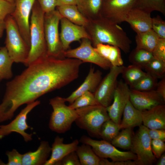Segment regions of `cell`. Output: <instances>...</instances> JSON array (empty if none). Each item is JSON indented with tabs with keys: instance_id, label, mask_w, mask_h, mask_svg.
Wrapping results in <instances>:
<instances>
[{
	"instance_id": "14",
	"label": "cell",
	"mask_w": 165,
	"mask_h": 165,
	"mask_svg": "<svg viewBox=\"0 0 165 165\" xmlns=\"http://www.w3.org/2000/svg\"><path fill=\"white\" fill-rule=\"evenodd\" d=\"M137 0H103L101 16L117 24L125 22Z\"/></svg>"
},
{
	"instance_id": "13",
	"label": "cell",
	"mask_w": 165,
	"mask_h": 165,
	"mask_svg": "<svg viewBox=\"0 0 165 165\" xmlns=\"http://www.w3.org/2000/svg\"><path fill=\"white\" fill-rule=\"evenodd\" d=\"M36 0H14L15 8L10 15L24 39L30 47V24L32 9Z\"/></svg>"
},
{
	"instance_id": "5",
	"label": "cell",
	"mask_w": 165,
	"mask_h": 165,
	"mask_svg": "<svg viewBox=\"0 0 165 165\" xmlns=\"http://www.w3.org/2000/svg\"><path fill=\"white\" fill-rule=\"evenodd\" d=\"M6 46L14 62L25 64L30 47L26 43L13 17L9 15L5 20Z\"/></svg>"
},
{
	"instance_id": "39",
	"label": "cell",
	"mask_w": 165,
	"mask_h": 165,
	"mask_svg": "<svg viewBox=\"0 0 165 165\" xmlns=\"http://www.w3.org/2000/svg\"><path fill=\"white\" fill-rule=\"evenodd\" d=\"M152 53L154 58L165 63V38H159Z\"/></svg>"
},
{
	"instance_id": "30",
	"label": "cell",
	"mask_w": 165,
	"mask_h": 165,
	"mask_svg": "<svg viewBox=\"0 0 165 165\" xmlns=\"http://www.w3.org/2000/svg\"><path fill=\"white\" fill-rule=\"evenodd\" d=\"M13 61L9 56L5 47L0 48V81L8 79L13 76L12 66Z\"/></svg>"
},
{
	"instance_id": "27",
	"label": "cell",
	"mask_w": 165,
	"mask_h": 165,
	"mask_svg": "<svg viewBox=\"0 0 165 165\" xmlns=\"http://www.w3.org/2000/svg\"><path fill=\"white\" fill-rule=\"evenodd\" d=\"M159 38L152 29L144 32L137 34L135 36L136 48L152 53Z\"/></svg>"
},
{
	"instance_id": "25",
	"label": "cell",
	"mask_w": 165,
	"mask_h": 165,
	"mask_svg": "<svg viewBox=\"0 0 165 165\" xmlns=\"http://www.w3.org/2000/svg\"><path fill=\"white\" fill-rule=\"evenodd\" d=\"M57 7L62 17L78 25L84 27L88 25L89 20L80 12L76 5H62Z\"/></svg>"
},
{
	"instance_id": "45",
	"label": "cell",
	"mask_w": 165,
	"mask_h": 165,
	"mask_svg": "<svg viewBox=\"0 0 165 165\" xmlns=\"http://www.w3.org/2000/svg\"><path fill=\"white\" fill-rule=\"evenodd\" d=\"M100 165H136L134 160L109 161L106 158H101Z\"/></svg>"
},
{
	"instance_id": "24",
	"label": "cell",
	"mask_w": 165,
	"mask_h": 165,
	"mask_svg": "<svg viewBox=\"0 0 165 165\" xmlns=\"http://www.w3.org/2000/svg\"><path fill=\"white\" fill-rule=\"evenodd\" d=\"M96 50L103 57L108 61L112 66H123V61L120 49L114 46L102 43L97 44L94 47Z\"/></svg>"
},
{
	"instance_id": "10",
	"label": "cell",
	"mask_w": 165,
	"mask_h": 165,
	"mask_svg": "<svg viewBox=\"0 0 165 165\" xmlns=\"http://www.w3.org/2000/svg\"><path fill=\"white\" fill-rule=\"evenodd\" d=\"M90 40L87 38L82 39L78 47L67 50L64 52L65 57L75 58L84 62L95 64L104 69H108L112 66L110 63L101 56L92 45Z\"/></svg>"
},
{
	"instance_id": "40",
	"label": "cell",
	"mask_w": 165,
	"mask_h": 165,
	"mask_svg": "<svg viewBox=\"0 0 165 165\" xmlns=\"http://www.w3.org/2000/svg\"><path fill=\"white\" fill-rule=\"evenodd\" d=\"M14 8V3L0 0V23L4 21L8 16L11 15Z\"/></svg>"
},
{
	"instance_id": "21",
	"label": "cell",
	"mask_w": 165,
	"mask_h": 165,
	"mask_svg": "<svg viewBox=\"0 0 165 165\" xmlns=\"http://www.w3.org/2000/svg\"><path fill=\"white\" fill-rule=\"evenodd\" d=\"M143 125L149 129H165V105L160 104L142 111Z\"/></svg>"
},
{
	"instance_id": "37",
	"label": "cell",
	"mask_w": 165,
	"mask_h": 165,
	"mask_svg": "<svg viewBox=\"0 0 165 165\" xmlns=\"http://www.w3.org/2000/svg\"><path fill=\"white\" fill-rule=\"evenodd\" d=\"M147 72L157 78L162 77L165 72V63L153 58L144 67Z\"/></svg>"
},
{
	"instance_id": "34",
	"label": "cell",
	"mask_w": 165,
	"mask_h": 165,
	"mask_svg": "<svg viewBox=\"0 0 165 165\" xmlns=\"http://www.w3.org/2000/svg\"><path fill=\"white\" fill-rule=\"evenodd\" d=\"M121 129L119 124L116 123L110 119L102 125L100 133V137L103 140L111 141L118 134Z\"/></svg>"
},
{
	"instance_id": "26",
	"label": "cell",
	"mask_w": 165,
	"mask_h": 165,
	"mask_svg": "<svg viewBox=\"0 0 165 165\" xmlns=\"http://www.w3.org/2000/svg\"><path fill=\"white\" fill-rule=\"evenodd\" d=\"M103 0H77L76 6L83 15L90 16L93 19L101 16Z\"/></svg>"
},
{
	"instance_id": "12",
	"label": "cell",
	"mask_w": 165,
	"mask_h": 165,
	"mask_svg": "<svg viewBox=\"0 0 165 165\" xmlns=\"http://www.w3.org/2000/svg\"><path fill=\"white\" fill-rule=\"evenodd\" d=\"M40 104L38 100L27 104L16 117L10 123L6 125H0V140L12 132L19 133L23 138L25 141L28 142L32 139V134H29L25 130L30 127L27 122L28 113L35 107Z\"/></svg>"
},
{
	"instance_id": "43",
	"label": "cell",
	"mask_w": 165,
	"mask_h": 165,
	"mask_svg": "<svg viewBox=\"0 0 165 165\" xmlns=\"http://www.w3.org/2000/svg\"><path fill=\"white\" fill-rule=\"evenodd\" d=\"M56 165H81V164L77 153L75 151L66 155Z\"/></svg>"
},
{
	"instance_id": "23",
	"label": "cell",
	"mask_w": 165,
	"mask_h": 165,
	"mask_svg": "<svg viewBox=\"0 0 165 165\" xmlns=\"http://www.w3.org/2000/svg\"><path fill=\"white\" fill-rule=\"evenodd\" d=\"M123 119L119 124L121 129L140 126L143 122L142 111L135 108L130 100L123 112Z\"/></svg>"
},
{
	"instance_id": "47",
	"label": "cell",
	"mask_w": 165,
	"mask_h": 165,
	"mask_svg": "<svg viewBox=\"0 0 165 165\" xmlns=\"http://www.w3.org/2000/svg\"><path fill=\"white\" fill-rule=\"evenodd\" d=\"M156 90L165 101V78L163 77L157 82Z\"/></svg>"
},
{
	"instance_id": "50",
	"label": "cell",
	"mask_w": 165,
	"mask_h": 165,
	"mask_svg": "<svg viewBox=\"0 0 165 165\" xmlns=\"http://www.w3.org/2000/svg\"><path fill=\"white\" fill-rule=\"evenodd\" d=\"M5 30V23L4 21L0 23V38L2 36Z\"/></svg>"
},
{
	"instance_id": "8",
	"label": "cell",
	"mask_w": 165,
	"mask_h": 165,
	"mask_svg": "<svg viewBox=\"0 0 165 165\" xmlns=\"http://www.w3.org/2000/svg\"><path fill=\"white\" fill-rule=\"evenodd\" d=\"M151 139L148 133V128L143 125L139 128L133 135L130 148L137 159L134 160L136 165H151L156 161V158L151 148Z\"/></svg>"
},
{
	"instance_id": "19",
	"label": "cell",
	"mask_w": 165,
	"mask_h": 165,
	"mask_svg": "<svg viewBox=\"0 0 165 165\" xmlns=\"http://www.w3.org/2000/svg\"><path fill=\"white\" fill-rule=\"evenodd\" d=\"M64 138L59 136L56 137L51 147V155L44 165H54L70 153L76 151L79 141L75 139L68 144L64 143Z\"/></svg>"
},
{
	"instance_id": "22",
	"label": "cell",
	"mask_w": 165,
	"mask_h": 165,
	"mask_svg": "<svg viewBox=\"0 0 165 165\" xmlns=\"http://www.w3.org/2000/svg\"><path fill=\"white\" fill-rule=\"evenodd\" d=\"M48 142L42 141L35 151H29L22 154V165H45L51 152Z\"/></svg>"
},
{
	"instance_id": "4",
	"label": "cell",
	"mask_w": 165,
	"mask_h": 165,
	"mask_svg": "<svg viewBox=\"0 0 165 165\" xmlns=\"http://www.w3.org/2000/svg\"><path fill=\"white\" fill-rule=\"evenodd\" d=\"M76 110L78 117L75 122L81 129L86 130L90 136L100 137L101 127L110 119L106 108L100 105L83 107Z\"/></svg>"
},
{
	"instance_id": "15",
	"label": "cell",
	"mask_w": 165,
	"mask_h": 165,
	"mask_svg": "<svg viewBox=\"0 0 165 165\" xmlns=\"http://www.w3.org/2000/svg\"><path fill=\"white\" fill-rule=\"evenodd\" d=\"M130 89L125 82H118L112 104L106 108L109 116L114 122L119 124L125 107L130 100Z\"/></svg>"
},
{
	"instance_id": "36",
	"label": "cell",
	"mask_w": 165,
	"mask_h": 165,
	"mask_svg": "<svg viewBox=\"0 0 165 165\" xmlns=\"http://www.w3.org/2000/svg\"><path fill=\"white\" fill-rule=\"evenodd\" d=\"M99 105L96 100L93 93L88 91L79 97L69 106L76 109L80 108Z\"/></svg>"
},
{
	"instance_id": "11",
	"label": "cell",
	"mask_w": 165,
	"mask_h": 165,
	"mask_svg": "<svg viewBox=\"0 0 165 165\" xmlns=\"http://www.w3.org/2000/svg\"><path fill=\"white\" fill-rule=\"evenodd\" d=\"M123 67L112 66L108 73L101 80L94 93L99 105L107 108L111 104L118 83L117 79Z\"/></svg>"
},
{
	"instance_id": "42",
	"label": "cell",
	"mask_w": 165,
	"mask_h": 165,
	"mask_svg": "<svg viewBox=\"0 0 165 165\" xmlns=\"http://www.w3.org/2000/svg\"><path fill=\"white\" fill-rule=\"evenodd\" d=\"M6 154L8 158L7 165H22V154H20L16 149H13L11 151H8Z\"/></svg>"
},
{
	"instance_id": "18",
	"label": "cell",
	"mask_w": 165,
	"mask_h": 165,
	"mask_svg": "<svg viewBox=\"0 0 165 165\" xmlns=\"http://www.w3.org/2000/svg\"><path fill=\"white\" fill-rule=\"evenodd\" d=\"M152 20L151 13L134 7L127 13L125 22L130 25L136 34H138L152 29Z\"/></svg>"
},
{
	"instance_id": "20",
	"label": "cell",
	"mask_w": 165,
	"mask_h": 165,
	"mask_svg": "<svg viewBox=\"0 0 165 165\" xmlns=\"http://www.w3.org/2000/svg\"><path fill=\"white\" fill-rule=\"evenodd\" d=\"M101 72L99 70H95L91 67L89 73L82 84L71 95L64 98L66 102L70 104L83 93L90 91L94 93L101 80Z\"/></svg>"
},
{
	"instance_id": "44",
	"label": "cell",
	"mask_w": 165,
	"mask_h": 165,
	"mask_svg": "<svg viewBox=\"0 0 165 165\" xmlns=\"http://www.w3.org/2000/svg\"><path fill=\"white\" fill-rule=\"evenodd\" d=\"M37 0L45 13H50L55 10V8L58 5L57 0Z\"/></svg>"
},
{
	"instance_id": "38",
	"label": "cell",
	"mask_w": 165,
	"mask_h": 165,
	"mask_svg": "<svg viewBox=\"0 0 165 165\" xmlns=\"http://www.w3.org/2000/svg\"><path fill=\"white\" fill-rule=\"evenodd\" d=\"M152 29L160 38H165V21L159 15L152 18Z\"/></svg>"
},
{
	"instance_id": "6",
	"label": "cell",
	"mask_w": 165,
	"mask_h": 165,
	"mask_svg": "<svg viewBox=\"0 0 165 165\" xmlns=\"http://www.w3.org/2000/svg\"><path fill=\"white\" fill-rule=\"evenodd\" d=\"M64 98L57 96L51 99L49 103L53 111L49 126L52 131L59 133L69 130L78 117L75 109L67 106Z\"/></svg>"
},
{
	"instance_id": "28",
	"label": "cell",
	"mask_w": 165,
	"mask_h": 165,
	"mask_svg": "<svg viewBox=\"0 0 165 165\" xmlns=\"http://www.w3.org/2000/svg\"><path fill=\"white\" fill-rule=\"evenodd\" d=\"M81 165H100L101 158L97 156L90 146L82 143L75 151Z\"/></svg>"
},
{
	"instance_id": "2",
	"label": "cell",
	"mask_w": 165,
	"mask_h": 165,
	"mask_svg": "<svg viewBox=\"0 0 165 165\" xmlns=\"http://www.w3.org/2000/svg\"><path fill=\"white\" fill-rule=\"evenodd\" d=\"M91 21L90 36L94 47L99 43L107 44L126 53L130 52L132 41L118 24L101 16Z\"/></svg>"
},
{
	"instance_id": "33",
	"label": "cell",
	"mask_w": 165,
	"mask_h": 165,
	"mask_svg": "<svg viewBox=\"0 0 165 165\" xmlns=\"http://www.w3.org/2000/svg\"><path fill=\"white\" fill-rule=\"evenodd\" d=\"M134 7L151 13L157 11L165 15V0H137Z\"/></svg>"
},
{
	"instance_id": "9",
	"label": "cell",
	"mask_w": 165,
	"mask_h": 165,
	"mask_svg": "<svg viewBox=\"0 0 165 165\" xmlns=\"http://www.w3.org/2000/svg\"><path fill=\"white\" fill-rule=\"evenodd\" d=\"M79 141L90 146L96 154L101 158H109L112 161L135 160L137 159L136 155L131 151H120L109 142L104 140H95L83 135Z\"/></svg>"
},
{
	"instance_id": "46",
	"label": "cell",
	"mask_w": 165,
	"mask_h": 165,
	"mask_svg": "<svg viewBox=\"0 0 165 165\" xmlns=\"http://www.w3.org/2000/svg\"><path fill=\"white\" fill-rule=\"evenodd\" d=\"M148 133L151 139H160L165 141V129H148Z\"/></svg>"
},
{
	"instance_id": "3",
	"label": "cell",
	"mask_w": 165,
	"mask_h": 165,
	"mask_svg": "<svg viewBox=\"0 0 165 165\" xmlns=\"http://www.w3.org/2000/svg\"><path fill=\"white\" fill-rule=\"evenodd\" d=\"M44 15L45 13L36 0L30 19V49L24 64L27 66L47 56L44 31Z\"/></svg>"
},
{
	"instance_id": "16",
	"label": "cell",
	"mask_w": 165,
	"mask_h": 165,
	"mask_svg": "<svg viewBox=\"0 0 165 165\" xmlns=\"http://www.w3.org/2000/svg\"><path fill=\"white\" fill-rule=\"evenodd\" d=\"M60 22L61 31L60 37L64 51L68 50L72 42L83 38H87L91 40L90 35L84 27L74 24L64 17L61 18Z\"/></svg>"
},
{
	"instance_id": "51",
	"label": "cell",
	"mask_w": 165,
	"mask_h": 165,
	"mask_svg": "<svg viewBox=\"0 0 165 165\" xmlns=\"http://www.w3.org/2000/svg\"><path fill=\"white\" fill-rule=\"evenodd\" d=\"M4 0L9 2L12 3H14V0Z\"/></svg>"
},
{
	"instance_id": "17",
	"label": "cell",
	"mask_w": 165,
	"mask_h": 165,
	"mask_svg": "<svg viewBox=\"0 0 165 165\" xmlns=\"http://www.w3.org/2000/svg\"><path fill=\"white\" fill-rule=\"evenodd\" d=\"M130 101L135 108L141 111L149 109L159 105L163 104L165 102L155 90L141 91L131 89Z\"/></svg>"
},
{
	"instance_id": "29",
	"label": "cell",
	"mask_w": 165,
	"mask_h": 165,
	"mask_svg": "<svg viewBox=\"0 0 165 165\" xmlns=\"http://www.w3.org/2000/svg\"><path fill=\"white\" fill-rule=\"evenodd\" d=\"M146 73L140 67L132 64L127 67L124 66L121 74L125 82L130 87L139 80Z\"/></svg>"
},
{
	"instance_id": "48",
	"label": "cell",
	"mask_w": 165,
	"mask_h": 165,
	"mask_svg": "<svg viewBox=\"0 0 165 165\" xmlns=\"http://www.w3.org/2000/svg\"><path fill=\"white\" fill-rule=\"evenodd\" d=\"M57 1L58 4L57 6L65 5H76L77 0H57Z\"/></svg>"
},
{
	"instance_id": "35",
	"label": "cell",
	"mask_w": 165,
	"mask_h": 165,
	"mask_svg": "<svg viewBox=\"0 0 165 165\" xmlns=\"http://www.w3.org/2000/svg\"><path fill=\"white\" fill-rule=\"evenodd\" d=\"M157 78L146 72L145 74L130 88L141 91L155 90L157 83Z\"/></svg>"
},
{
	"instance_id": "31",
	"label": "cell",
	"mask_w": 165,
	"mask_h": 165,
	"mask_svg": "<svg viewBox=\"0 0 165 165\" xmlns=\"http://www.w3.org/2000/svg\"><path fill=\"white\" fill-rule=\"evenodd\" d=\"M133 135L132 128L123 129L111 141V144L116 147L124 149H130Z\"/></svg>"
},
{
	"instance_id": "41",
	"label": "cell",
	"mask_w": 165,
	"mask_h": 165,
	"mask_svg": "<svg viewBox=\"0 0 165 165\" xmlns=\"http://www.w3.org/2000/svg\"><path fill=\"white\" fill-rule=\"evenodd\" d=\"M164 141L160 139H152L151 143L152 152L156 158H159L165 151Z\"/></svg>"
},
{
	"instance_id": "49",
	"label": "cell",
	"mask_w": 165,
	"mask_h": 165,
	"mask_svg": "<svg viewBox=\"0 0 165 165\" xmlns=\"http://www.w3.org/2000/svg\"><path fill=\"white\" fill-rule=\"evenodd\" d=\"M159 160L157 162V165H165V154L163 153L160 157Z\"/></svg>"
},
{
	"instance_id": "7",
	"label": "cell",
	"mask_w": 165,
	"mask_h": 165,
	"mask_svg": "<svg viewBox=\"0 0 165 165\" xmlns=\"http://www.w3.org/2000/svg\"><path fill=\"white\" fill-rule=\"evenodd\" d=\"M62 16L57 10L45 13L44 31L47 55L57 58H65L59 33V25Z\"/></svg>"
},
{
	"instance_id": "32",
	"label": "cell",
	"mask_w": 165,
	"mask_h": 165,
	"mask_svg": "<svg viewBox=\"0 0 165 165\" xmlns=\"http://www.w3.org/2000/svg\"><path fill=\"white\" fill-rule=\"evenodd\" d=\"M129 58L132 64L142 68L154 57L152 52L135 48L130 52Z\"/></svg>"
},
{
	"instance_id": "1",
	"label": "cell",
	"mask_w": 165,
	"mask_h": 165,
	"mask_svg": "<svg viewBox=\"0 0 165 165\" xmlns=\"http://www.w3.org/2000/svg\"><path fill=\"white\" fill-rule=\"evenodd\" d=\"M83 62L72 58L48 56L28 66L7 82L0 104V123L11 119L17 109L24 104L62 87L77 79Z\"/></svg>"
}]
</instances>
